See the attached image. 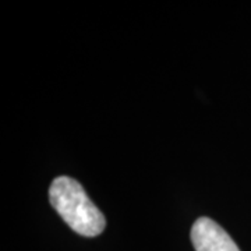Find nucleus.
Instances as JSON below:
<instances>
[{
	"label": "nucleus",
	"mask_w": 251,
	"mask_h": 251,
	"mask_svg": "<svg viewBox=\"0 0 251 251\" xmlns=\"http://www.w3.org/2000/svg\"><path fill=\"white\" fill-rule=\"evenodd\" d=\"M49 201L63 221L81 236L95 237L103 232L105 216L75 179L56 177L49 188Z\"/></svg>",
	"instance_id": "f257e3e1"
},
{
	"label": "nucleus",
	"mask_w": 251,
	"mask_h": 251,
	"mask_svg": "<svg viewBox=\"0 0 251 251\" xmlns=\"http://www.w3.org/2000/svg\"><path fill=\"white\" fill-rule=\"evenodd\" d=\"M191 242L196 251H240L222 226L211 218H198L191 229Z\"/></svg>",
	"instance_id": "f03ea898"
}]
</instances>
